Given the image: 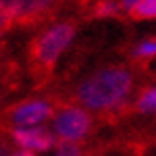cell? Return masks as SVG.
I'll use <instances>...</instances> for the list:
<instances>
[{"label":"cell","instance_id":"1","mask_svg":"<svg viewBox=\"0 0 156 156\" xmlns=\"http://www.w3.org/2000/svg\"><path fill=\"white\" fill-rule=\"evenodd\" d=\"M133 85H135V75L131 69L115 65L87 75L75 87L73 96L75 102L81 104V108L85 110H94V112L121 110L127 104Z\"/></svg>","mask_w":156,"mask_h":156},{"label":"cell","instance_id":"2","mask_svg":"<svg viewBox=\"0 0 156 156\" xmlns=\"http://www.w3.org/2000/svg\"><path fill=\"white\" fill-rule=\"evenodd\" d=\"M77 36V25L73 21H56L48 25L42 34H37L29 46V60L34 65L36 73L48 75L60 54L73 44Z\"/></svg>","mask_w":156,"mask_h":156},{"label":"cell","instance_id":"3","mask_svg":"<svg viewBox=\"0 0 156 156\" xmlns=\"http://www.w3.org/2000/svg\"><path fill=\"white\" fill-rule=\"evenodd\" d=\"M52 131L58 142L79 144L92 131V115L81 106H62L54 112Z\"/></svg>","mask_w":156,"mask_h":156},{"label":"cell","instance_id":"4","mask_svg":"<svg viewBox=\"0 0 156 156\" xmlns=\"http://www.w3.org/2000/svg\"><path fill=\"white\" fill-rule=\"evenodd\" d=\"M52 117L54 106L42 98L23 100L6 110V119L11 121V127H40Z\"/></svg>","mask_w":156,"mask_h":156},{"label":"cell","instance_id":"5","mask_svg":"<svg viewBox=\"0 0 156 156\" xmlns=\"http://www.w3.org/2000/svg\"><path fill=\"white\" fill-rule=\"evenodd\" d=\"M11 140L25 152H48L58 146V137L52 129L40 125V127H11Z\"/></svg>","mask_w":156,"mask_h":156},{"label":"cell","instance_id":"6","mask_svg":"<svg viewBox=\"0 0 156 156\" xmlns=\"http://www.w3.org/2000/svg\"><path fill=\"white\" fill-rule=\"evenodd\" d=\"M60 0H11L15 21L21 25H34L46 19L58 6Z\"/></svg>","mask_w":156,"mask_h":156},{"label":"cell","instance_id":"7","mask_svg":"<svg viewBox=\"0 0 156 156\" xmlns=\"http://www.w3.org/2000/svg\"><path fill=\"white\" fill-rule=\"evenodd\" d=\"M121 2L117 0H96L92 6V17L94 19H115L121 15Z\"/></svg>","mask_w":156,"mask_h":156},{"label":"cell","instance_id":"8","mask_svg":"<svg viewBox=\"0 0 156 156\" xmlns=\"http://www.w3.org/2000/svg\"><path fill=\"white\" fill-rule=\"evenodd\" d=\"M135 110L142 112V115H152V112H156V85L146 87L144 92L137 96Z\"/></svg>","mask_w":156,"mask_h":156},{"label":"cell","instance_id":"9","mask_svg":"<svg viewBox=\"0 0 156 156\" xmlns=\"http://www.w3.org/2000/svg\"><path fill=\"white\" fill-rule=\"evenodd\" d=\"M131 56L137 58V60H152V58H156V37H152V40H144V42H140L137 46H133Z\"/></svg>","mask_w":156,"mask_h":156},{"label":"cell","instance_id":"10","mask_svg":"<svg viewBox=\"0 0 156 156\" xmlns=\"http://www.w3.org/2000/svg\"><path fill=\"white\" fill-rule=\"evenodd\" d=\"M131 17L135 21H144V19H156V0H142L135 9Z\"/></svg>","mask_w":156,"mask_h":156},{"label":"cell","instance_id":"11","mask_svg":"<svg viewBox=\"0 0 156 156\" xmlns=\"http://www.w3.org/2000/svg\"><path fill=\"white\" fill-rule=\"evenodd\" d=\"M15 23L17 21H15V12H12L11 0H0V34L9 31Z\"/></svg>","mask_w":156,"mask_h":156},{"label":"cell","instance_id":"12","mask_svg":"<svg viewBox=\"0 0 156 156\" xmlns=\"http://www.w3.org/2000/svg\"><path fill=\"white\" fill-rule=\"evenodd\" d=\"M83 150L79 144H67V142H58L56 146V152L52 156H81Z\"/></svg>","mask_w":156,"mask_h":156},{"label":"cell","instance_id":"13","mask_svg":"<svg viewBox=\"0 0 156 156\" xmlns=\"http://www.w3.org/2000/svg\"><path fill=\"white\" fill-rule=\"evenodd\" d=\"M140 2H142V0H121V11L127 12V15H131L133 9H135Z\"/></svg>","mask_w":156,"mask_h":156},{"label":"cell","instance_id":"14","mask_svg":"<svg viewBox=\"0 0 156 156\" xmlns=\"http://www.w3.org/2000/svg\"><path fill=\"white\" fill-rule=\"evenodd\" d=\"M12 152H15V150L11 148V144H9V142L0 135V156H11Z\"/></svg>","mask_w":156,"mask_h":156},{"label":"cell","instance_id":"15","mask_svg":"<svg viewBox=\"0 0 156 156\" xmlns=\"http://www.w3.org/2000/svg\"><path fill=\"white\" fill-rule=\"evenodd\" d=\"M11 156H36V154H31V152H25V150H15Z\"/></svg>","mask_w":156,"mask_h":156},{"label":"cell","instance_id":"16","mask_svg":"<svg viewBox=\"0 0 156 156\" xmlns=\"http://www.w3.org/2000/svg\"><path fill=\"white\" fill-rule=\"evenodd\" d=\"M4 81H6V75H4V67H0V90H2Z\"/></svg>","mask_w":156,"mask_h":156}]
</instances>
